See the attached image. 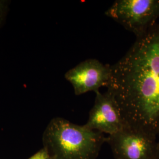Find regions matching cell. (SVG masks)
<instances>
[{
    "label": "cell",
    "mask_w": 159,
    "mask_h": 159,
    "mask_svg": "<svg viewBox=\"0 0 159 159\" xmlns=\"http://www.w3.org/2000/svg\"><path fill=\"white\" fill-rule=\"evenodd\" d=\"M107 90L125 125L159 134V23L136 37L130 49L111 66Z\"/></svg>",
    "instance_id": "1"
},
{
    "label": "cell",
    "mask_w": 159,
    "mask_h": 159,
    "mask_svg": "<svg viewBox=\"0 0 159 159\" xmlns=\"http://www.w3.org/2000/svg\"><path fill=\"white\" fill-rule=\"evenodd\" d=\"M105 15L137 37L157 23L159 0H117Z\"/></svg>",
    "instance_id": "3"
},
{
    "label": "cell",
    "mask_w": 159,
    "mask_h": 159,
    "mask_svg": "<svg viewBox=\"0 0 159 159\" xmlns=\"http://www.w3.org/2000/svg\"><path fill=\"white\" fill-rule=\"evenodd\" d=\"M8 2L7 1L0 0V25L3 22L8 10Z\"/></svg>",
    "instance_id": "8"
},
{
    "label": "cell",
    "mask_w": 159,
    "mask_h": 159,
    "mask_svg": "<svg viewBox=\"0 0 159 159\" xmlns=\"http://www.w3.org/2000/svg\"><path fill=\"white\" fill-rule=\"evenodd\" d=\"M29 159H54L45 148L35 154Z\"/></svg>",
    "instance_id": "7"
},
{
    "label": "cell",
    "mask_w": 159,
    "mask_h": 159,
    "mask_svg": "<svg viewBox=\"0 0 159 159\" xmlns=\"http://www.w3.org/2000/svg\"><path fill=\"white\" fill-rule=\"evenodd\" d=\"M43 141L54 159H97L106 137L85 125L56 117L47 125Z\"/></svg>",
    "instance_id": "2"
},
{
    "label": "cell",
    "mask_w": 159,
    "mask_h": 159,
    "mask_svg": "<svg viewBox=\"0 0 159 159\" xmlns=\"http://www.w3.org/2000/svg\"><path fill=\"white\" fill-rule=\"evenodd\" d=\"M157 137L125 125L117 133L106 137V142L116 159H153Z\"/></svg>",
    "instance_id": "4"
},
{
    "label": "cell",
    "mask_w": 159,
    "mask_h": 159,
    "mask_svg": "<svg viewBox=\"0 0 159 159\" xmlns=\"http://www.w3.org/2000/svg\"><path fill=\"white\" fill-rule=\"evenodd\" d=\"M111 77V66L97 59L89 58L71 68L65 78L73 86L74 93L80 96L89 91L97 92L107 87Z\"/></svg>",
    "instance_id": "5"
},
{
    "label": "cell",
    "mask_w": 159,
    "mask_h": 159,
    "mask_svg": "<svg viewBox=\"0 0 159 159\" xmlns=\"http://www.w3.org/2000/svg\"><path fill=\"white\" fill-rule=\"evenodd\" d=\"M94 104L90 110L85 125L90 129L112 135L124 128L125 125L119 107L113 96L97 91Z\"/></svg>",
    "instance_id": "6"
},
{
    "label": "cell",
    "mask_w": 159,
    "mask_h": 159,
    "mask_svg": "<svg viewBox=\"0 0 159 159\" xmlns=\"http://www.w3.org/2000/svg\"><path fill=\"white\" fill-rule=\"evenodd\" d=\"M157 139H158V140H157V143L156 150V153H155L153 159H159V134L157 137Z\"/></svg>",
    "instance_id": "9"
}]
</instances>
